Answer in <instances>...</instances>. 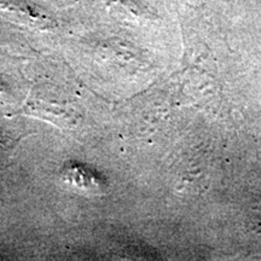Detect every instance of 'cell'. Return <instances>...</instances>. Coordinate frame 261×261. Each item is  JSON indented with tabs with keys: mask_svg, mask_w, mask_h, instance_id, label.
Masks as SVG:
<instances>
[{
	"mask_svg": "<svg viewBox=\"0 0 261 261\" xmlns=\"http://www.w3.org/2000/svg\"><path fill=\"white\" fill-rule=\"evenodd\" d=\"M64 180L70 187L77 188L79 190H85L90 192H97L99 188V181L96 175L91 171H86L83 167H70L67 168L63 175Z\"/></svg>",
	"mask_w": 261,
	"mask_h": 261,
	"instance_id": "cell-1",
	"label": "cell"
}]
</instances>
